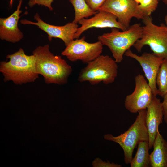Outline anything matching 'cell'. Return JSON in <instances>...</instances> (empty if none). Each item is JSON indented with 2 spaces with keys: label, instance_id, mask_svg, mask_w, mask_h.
Listing matches in <instances>:
<instances>
[{
  "label": "cell",
  "instance_id": "6da1fadb",
  "mask_svg": "<svg viewBox=\"0 0 167 167\" xmlns=\"http://www.w3.org/2000/svg\"><path fill=\"white\" fill-rule=\"evenodd\" d=\"M37 73L44 77L46 84H66L72 71L71 67L59 55H54L49 44L39 46L33 51Z\"/></svg>",
  "mask_w": 167,
  "mask_h": 167
},
{
  "label": "cell",
  "instance_id": "7a4b0ae2",
  "mask_svg": "<svg viewBox=\"0 0 167 167\" xmlns=\"http://www.w3.org/2000/svg\"><path fill=\"white\" fill-rule=\"evenodd\" d=\"M8 62L0 63V72L4 77V81L11 80L15 84L21 85L34 82L39 78L34 55H26L22 48L6 57Z\"/></svg>",
  "mask_w": 167,
  "mask_h": 167
},
{
  "label": "cell",
  "instance_id": "3957f363",
  "mask_svg": "<svg viewBox=\"0 0 167 167\" xmlns=\"http://www.w3.org/2000/svg\"><path fill=\"white\" fill-rule=\"evenodd\" d=\"M146 111L147 109L139 111L134 122L124 133L116 137L111 134H105L104 136L105 139L113 141L120 145L124 152L126 164H130L133 158L134 150L139 143L149 140L146 123Z\"/></svg>",
  "mask_w": 167,
  "mask_h": 167
},
{
  "label": "cell",
  "instance_id": "277c9868",
  "mask_svg": "<svg viewBox=\"0 0 167 167\" xmlns=\"http://www.w3.org/2000/svg\"><path fill=\"white\" fill-rule=\"evenodd\" d=\"M142 35V26L139 23L130 26L125 31L112 28L110 32L104 33L98 37V41L107 46L117 63L121 62L125 53L133 46Z\"/></svg>",
  "mask_w": 167,
  "mask_h": 167
},
{
  "label": "cell",
  "instance_id": "5b68a950",
  "mask_svg": "<svg viewBox=\"0 0 167 167\" xmlns=\"http://www.w3.org/2000/svg\"><path fill=\"white\" fill-rule=\"evenodd\" d=\"M142 35L133 46L138 52L146 45L149 46L156 56L167 58V28L164 24L158 26L152 22L151 16L142 19Z\"/></svg>",
  "mask_w": 167,
  "mask_h": 167
},
{
  "label": "cell",
  "instance_id": "8992f818",
  "mask_svg": "<svg viewBox=\"0 0 167 167\" xmlns=\"http://www.w3.org/2000/svg\"><path fill=\"white\" fill-rule=\"evenodd\" d=\"M118 68L114 59L108 55H101L81 70L78 80L80 82L89 81L92 85L102 82L105 84H111L117 76Z\"/></svg>",
  "mask_w": 167,
  "mask_h": 167
},
{
  "label": "cell",
  "instance_id": "52a82bcc",
  "mask_svg": "<svg viewBox=\"0 0 167 167\" xmlns=\"http://www.w3.org/2000/svg\"><path fill=\"white\" fill-rule=\"evenodd\" d=\"M101 42L98 41L93 43L87 42L85 37L72 41L62 52L70 61H81L88 63L101 55L103 50Z\"/></svg>",
  "mask_w": 167,
  "mask_h": 167
},
{
  "label": "cell",
  "instance_id": "ba28073f",
  "mask_svg": "<svg viewBox=\"0 0 167 167\" xmlns=\"http://www.w3.org/2000/svg\"><path fill=\"white\" fill-rule=\"evenodd\" d=\"M135 86L133 92L127 95L124 105L126 109L132 113L146 109L151 103L153 94L144 76L139 74L135 78Z\"/></svg>",
  "mask_w": 167,
  "mask_h": 167
},
{
  "label": "cell",
  "instance_id": "9c48e42d",
  "mask_svg": "<svg viewBox=\"0 0 167 167\" xmlns=\"http://www.w3.org/2000/svg\"><path fill=\"white\" fill-rule=\"evenodd\" d=\"M138 5L134 0H106L97 11L113 14L120 23L128 29L132 18L142 19L138 11Z\"/></svg>",
  "mask_w": 167,
  "mask_h": 167
},
{
  "label": "cell",
  "instance_id": "30bf717a",
  "mask_svg": "<svg viewBox=\"0 0 167 167\" xmlns=\"http://www.w3.org/2000/svg\"><path fill=\"white\" fill-rule=\"evenodd\" d=\"M36 22H33L26 19H22L21 24H31L37 26L48 35V39L50 41L53 38H58L62 40L66 46L74 39V36L78 28L77 24L73 22L67 23L62 26H55L47 23L42 20L37 13L34 16Z\"/></svg>",
  "mask_w": 167,
  "mask_h": 167
},
{
  "label": "cell",
  "instance_id": "8fae6325",
  "mask_svg": "<svg viewBox=\"0 0 167 167\" xmlns=\"http://www.w3.org/2000/svg\"><path fill=\"white\" fill-rule=\"evenodd\" d=\"M124 55L135 59L139 62L148 80V83L153 95L155 96L158 95V91L156 79L159 69L164 58L157 57L153 53L146 52L139 56L133 53L130 49L127 50Z\"/></svg>",
  "mask_w": 167,
  "mask_h": 167
},
{
  "label": "cell",
  "instance_id": "7c38bea8",
  "mask_svg": "<svg viewBox=\"0 0 167 167\" xmlns=\"http://www.w3.org/2000/svg\"><path fill=\"white\" fill-rule=\"evenodd\" d=\"M90 19L84 18L78 22L81 26L78 28L74 35V39H78L84 32L92 28H116L122 31L127 29L118 21L115 16L111 13L98 11Z\"/></svg>",
  "mask_w": 167,
  "mask_h": 167
},
{
  "label": "cell",
  "instance_id": "4fadbf2b",
  "mask_svg": "<svg viewBox=\"0 0 167 167\" xmlns=\"http://www.w3.org/2000/svg\"><path fill=\"white\" fill-rule=\"evenodd\" d=\"M163 113L162 102L153 95L152 101L147 109L146 123L149 135V148L151 149L159 131V125L162 123Z\"/></svg>",
  "mask_w": 167,
  "mask_h": 167
},
{
  "label": "cell",
  "instance_id": "5bb4252c",
  "mask_svg": "<svg viewBox=\"0 0 167 167\" xmlns=\"http://www.w3.org/2000/svg\"><path fill=\"white\" fill-rule=\"evenodd\" d=\"M23 2L19 0L16 10L6 18H0V38L2 40L15 43L22 39L23 33L18 27V24L22 11L20 10Z\"/></svg>",
  "mask_w": 167,
  "mask_h": 167
},
{
  "label": "cell",
  "instance_id": "9a60e30c",
  "mask_svg": "<svg viewBox=\"0 0 167 167\" xmlns=\"http://www.w3.org/2000/svg\"><path fill=\"white\" fill-rule=\"evenodd\" d=\"M153 151L150 154L152 167H167V141L158 132L154 141Z\"/></svg>",
  "mask_w": 167,
  "mask_h": 167
},
{
  "label": "cell",
  "instance_id": "2e32d148",
  "mask_svg": "<svg viewBox=\"0 0 167 167\" xmlns=\"http://www.w3.org/2000/svg\"><path fill=\"white\" fill-rule=\"evenodd\" d=\"M136 153L130 163L131 167H148L150 165L148 141L139 142Z\"/></svg>",
  "mask_w": 167,
  "mask_h": 167
},
{
  "label": "cell",
  "instance_id": "e0dca14e",
  "mask_svg": "<svg viewBox=\"0 0 167 167\" xmlns=\"http://www.w3.org/2000/svg\"><path fill=\"white\" fill-rule=\"evenodd\" d=\"M75 11V17L73 22L77 24L81 19L87 18L97 13L92 10L87 3L85 0H69Z\"/></svg>",
  "mask_w": 167,
  "mask_h": 167
},
{
  "label": "cell",
  "instance_id": "ac0fdd59",
  "mask_svg": "<svg viewBox=\"0 0 167 167\" xmlns=\"http://www.w3.org/2000/svg\"><path fill=\"white\" fill-rule=\"evenodd\" d=\"M158 95L163 97L167 93V58H164L159 68L156 79Z\"/></svg>",
  "mask_w": 167,
  "mask_h": 167
},
{
  "label": "cell",
  "instance_id": "d6986e66",
  "mask_svg": "<svg viewBox=\"0 0 167 167\" xmlns=\"http://www.w3.org/2000/svg\"><path fill=\"white\" fill-rule=\"evenodd\" d=\"M158 3V0H143L138 4V11L142 19L145 17L150 16L157 8Z\"/></svg>",
  "mask_w": 167,
  "mask_h": 167
},
{
  "label": "cell",
  "instance_id": "ffe728a7",
  "mask_svg": "<svg viewBox=\"0 0 167 167\" xmlns=\"http://www.w3.org/2000/svg\"><path fill=\"white\" fill-rule=\"evenodd\" d=\"M92 165L93 167H121L122 165L110 163L109 161L107 162L103 161L99 158H95L92 163Z\"/></svg>",
  "mask_w": 167,
  "mask_h": 167
},
{
  "label": "cell",
  "instance_id": "44dd1931",
  "mask_svg": "<svg viewBox=\"0 0 167 167\" xmlns=\"http://www.w3.org/2000/svg\"><path fill=\"white\" fill-rule=\"evenodd\" d=\"M54 0H29L28 4L30 7H33L36 4L41 5L47 7L49 9L52 11L53 8L51 4Z\"/></svg>",
  "mask_w": 167,
  "mask_h": 167
},
{
  "label": "cell",
  "instance_id": "7402d4cb",
  "mask_svg": "<svg viewBox=\"0 0 167 167\" xmlns=\"http://www.w3.org/2000/svg\"><path fill=\"white\" fill-rule=\"evenodd\" d=\"M106 0H85V1L92 10L96 11H98L102 5Z\"/></svg>",
  "mask_w": 167,
  "mask_h": 167
},
{
  "label": "cell",
  "instance_id": "603a6c76",
  "mask_svg": "<svg viewBox=\"0 0 167 167\" xmlns=\"http://www.w3.org/2000/svg\"><path fill=\"white\" fill-rule=\"evenodd\" d=\"M163 100L162 105L163 113V119L165 123L167 124V93L163 97Z\"/></svg>",
  "mask_w": 167,
  "mask_h": 167
},
{
  "label": "cell",
  "instance_id": "cb8c5ba5",
  "mask_svg": "<svg viewBox=\"0 0 167 167\" xmlns=\"http://www.w3.org/2000/svg\"><path fill=\"white\" fill-rule=\"evenodd\" d=\"M165 20L166 24V26L167 28V15H166L165 17Z\"/></svg>",
  "mask_w": 167,
  "mask_h": 167
},
{
  "label": "cell",
  "instance_id": "d4e9b609",
  "mask_svg": "<svg viewBox=\"0 0 167 167\" xmlns=\"http://www.w3.org/2000/svg\"><path fill=\"white\" fill-rule=\"evenodd\" d=\"M13 1V0H10V6H11V7L12 6Z\"/></svg>",
  "mask_w": 167,
  "mask_h": 167
},
{
  "label": "cell",
  "instance_id": "484cf974",
  "mask_svg": "<svg viewBox=\"0 0 167 167\" xmlns=\"http://www.w3.org/2000/svg\"><path fill=\"white\" fill-rule=\"evenodd\" d=\"M138 4H139L143 0H134Z\"/></svg>",
  "mask_w": 167,
  "mask_h": 167
},
{
  "label": "cell",
  "instance_id": "4316f807",
  "mask_svg": "<svg viewBox=\"0 0 167 167\" xmlns=\"http://www.w3.org/2000/svg\"><path fill=\"white\" fill-rule=\"evenodd\" d=\"M163 2L166 5H167V0H162Z\"/></svg>",
  "mask_w": 167,
  "mask_h": 167
},
{
  "label": "cell",
  "instance_id": "83f0119b",
  "mask_svg": "<svg viewBox=\"0 0 167 167\" xmlns=\"http://www.w3.org/2000/svg\"><path fill=\"white\" fill-rule=\"evenodd\" d=\"M159 0V1L160 0Z\"/></svg>",
  "mask_w": 167,
  "mask_h": 167
}]
</instances>
